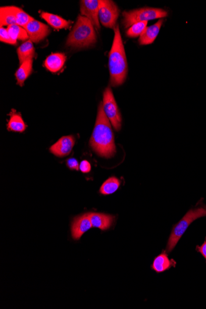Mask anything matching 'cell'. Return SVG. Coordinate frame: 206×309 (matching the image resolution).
<instances>
[{"label":"cell","mask_w":206,"mask_h":309,"mask_svg":"<svg viewBox=\"0 0 206 309\" xmlns=\"http://www.w3.org/2000/svg\"><path fill=\"white\" fill-rule=\"evenodd\" d=\"M91 164L88 161L84 160L82 161L80 164V170L83 173L87 174L91 171Z\"/></svg>","instance_id":"27"},{"label":"cell","mask_w":206,"mask_h":309,"mask_svg":"<svg viewBox=\"0 0 206 309\" xmlns=\"http://www.w3.org/2000/svg\"><path fill=\"white\" fill-rule=\"evenodd\" d=\"M147 25V22H140L133 24L127 30L126 35L131 38L140 37L142 33L146 30Z\"/></svg>","instance_id":"23"},{"label":"cell","mask_w":206,"mask_h":309,"mask_svg":"<svg viewBox=\"0 0 206 309\" xmlns=\"http://www.w3.org/2000/svg\"><path fill=\"white\" fill-rule=\"evenodd\" d=\"M90 146L100 157L110 158L116 154L114 133L110 120L103 110L102 103H100L95 126L90 141Z\"/></svg>","instance_id":"1"},{"label":"cell","mask_w":206,"mask_h":309,"mask_svg":"<svg viewBox=\"0 0 206 309\" xmlns=\"http://www.w3.org/2000/svg\"><path fill=\"white\" fill-rule=\"evenodd\" d=\"M27 125L19 113L13 111L10 114V119L8 124V129L16 132H23L26 130Z\"/></svg>","instance_id":"20"},{"label":"cell","mask_w":206,"mask_h":309,"mask_svg":"<svg viewBox=\"0 0 206 309\" xmlns=\"http://www.w3.org/2000/svg\"><path fill=\"white\" fill-rule=\"evenodd\" d=\"M206 216V210L202 204L201 207L191 209L176 225H175L170 236L166 247L167 253L172 251L188 228L194 221Z\"/></svg>","instance_id":"4"},{"label":"cell","mask_w":206,"mask_h":309,"mask_svg":"<svg viewBox=\"0 0 206 309\" xmlns=\"http://www.w3.org/2000/svg\"><path fill=\"white\" fill-rule=\"evenodd\" d=\"M196 249L197 252H199L204 257L206 261V238L204 243L201 246H197Z\"/></svg>","instance_id":"28"},{"label":"cell","mask_w":206,"mask_h":309,"mask_svg":"<svg viewBox=\"0 0 206 309\" xmlns=\"http://www.w3.org/2000/svg\"><path fill=\"white\" fill-rule=\"evenodd\" d=\"M66 61V56L64 54H54L49 55L44 61V66L52 72H57L62 69Z\"/></svg>","instance_id":"15"},{"label":"cell","mask_w":206,"mask_h":309,"mask_svg":"<svg viewBox=\"0 0 206 309\" xmlns=\"http://www.w3.org/2000/svg\"><path fill=\"white\" fill-rule=\"evenodd\" d=\"M93 227L98 228L101 231L110 229L113 226L115 217L103 213H88Z\"/></svg>","instance_id":"12"},{"label":"cell","mask_w":206,"mask_h":309,"mask_svg":"<svg viewBox=\"0 0 206 309\" xmlns=\"http://www.w3.org/2000/svg\"><path fill=\"white\" fill-rule=\"evenodd\" d=\"M33 19H34L32 17L28 15V14L20 8L18 11V15H17L16 23L18 26L24 28L30 22L33 21Z\"/></svg>","instance_id":"24"},{"label":"cell","mask_w":206,"mask_h":309,"mask_svg":"<svg viewBox=\"0 0 206 309\" xmlns=\"http://www.w3.org/2000/svg\"><path fill=\"white\" fill-rule=\"evenodd\" d=\"M67 166L71 170H75V171H79L80 169V165L79 162L75 158H70L67 161Z\"/></svg>","instance_id":"26"},{"label":"cell","mask_w":206,"mask_h":309,"mask_svg":"<svg viewBox=\"0 0 206 309\" xmlns=\"http://www.w3.org/2000/svg\"><path fill=\"white\" fill-rule=\"evenodd\" d=\"M17 52H18L19 64L21 65L25 61L33 59L35 55V48L32 41L29 40L22 43L17 50Z\"/></svg>","instance_id":"18"},{"label":"cell","mask_w":206,"mask_h":309,"mask_svg":"<svg viewBox=\"0 0 206 309\" xmlns=\"http://www.w3.org/2000/svg\"><path fill=\"white\" fill-rule=\"evenodd\" d=\"M101 0H83L80 2V12L90 21L96 30H100L99 8Z\"/></svg>","instance_id":"8"},{"label":"cell","mask_w":206,"mask_h":309,"mask_svg":"<svg viewBox=\"0 0 206 309\" xmlns=\"http://www.w3.org/2000/svg\"><path fill=\"white\" fill-rule=\"evenodd\" d=\"M88 213L74 218L71 225L72 237L74 240H79L83 234L92 227Z\"/></svg>","instance_id":"10"},{"label":"cell","mask_w":206,"mask_h":309,"mask_svg":"<svg viewBox=\"0 0 206 309\" xmlns=\"http://www.w3.org/2000/svg\"><path fill=\"white\" fill-rule=\"evenodd\" d=\"M176 263L174 260H170L166 253L158 255L155 258L152 264L151 268L157 273H162L168 271L172 267H175Z\"/></svg>","instance_id":"16"},{"label":"cell","mask_w":206,"mask_h":309,"mask_svg":"<svg viewBox=\"0 0 206 309\" xmlns=\"http://www.w3.org/2000/svg\"><path fill=\"white\" fill-rule=\"evenodd\" d=\"M163 20L161 19L152 26L147 27L139 38V43L141 45H147L154 42L163 25Z\"/></svg>","instance_id":"13"},{"label":"cell","mask_w":206,"mask_h":309,"mask_svg":"<svg viewBox=\"0 0 206 309\" xmlns=\"http://www.w3.org/2000/svg\"><path fill=\"white\" fill-rule=\"evenodd\" d=\"M26 30L29 40L33 43H38L45 38L49 34L51 30L46 25L33 19L24 27Z\"/></svg>","instance_id":"9"},{"label":"cell","mask_w":206,"mask_h":309,"mask_svg":"<svg viewBox=\"0 0 206 309\" xmlns=\"http://www.w3.org/2000/svg\"><path fill=\"white\" fill-rule=\"evenodd\" d=\"M102 103L103 110H104L106 116L110 120L114 129L119 131L121 129V114L120 113L118 105H117L115 98H114L112 90H111L110 87L106 88L104 93H103V101Z\"/></svg>","instance_id":"6"},{"label":"cell","mask_w":206,"mask_h":309,"mask_svg":"<svg viewBox=\"0 0 206 309\" xmlns=\"http://www.w3.org/2000/svg\"><path fill=\"white\" fill-rule=\"evenodd\" d=\"M109 68L111 85L118 87L123 84L127 76L128 64L118 25L114 29L112 48L109 55Z\"/></svg>","instance_id":"2"},{"label":"cell","mask_w":206,"mask_h":309,"mask_svg":"<svg viewBox=\"0 0 206 309\" xmlns=\"http://www.w3.org/2000/svg\"><path fill=\"white\" fill-rule=\"evenodd\" d=\"M41 17L56 29H68L71 24V21H66L59 16L48 13L43 12L41 14Z\"/></svg>","instance_id":"17"},{"label":"cell","mask_w":206,"mask_h":309,"mask_svg":"<svg viewBox=\"0 0 206 309\" xmlns=\"http://www.w3.org/2000/svg\"><path fill=\"white\" fill-rule=\"evenodd\" d=\"M92 22L85 16L79 15L76 24L68 36L66 46L83 48L96 42V34Z\"/></svg>","instance_id":"3"},{"label":"cell","mask_w":206,"mask_h":309,"mask_svg":"<svg viewBox=\"0 0 206 309\" xmlns=\"http://www.w3.org/2000/svg\"><path fill=\"white\" fill-rule=\"evenodd\" d=\"M8 32L11 37L14 40H16L19 39L21 40H26L29 38V35L24 28L18 26V25H11L7 28Z\"/></svg>","instance_id":"22"},{"label":"cell","mask_w":206,"mask_h":309,"mask_svg":"<svg viewBox=\"0 0 206 309\" xmlns=\"http://www.w3.org/2000/svg\"><path fill=\"white\" fill-rule=\"evenodd\" d=\"M75 144L73 136H66L60 139L49 148V151L58 157H65L70 154Z\"/></svg>","instance_id":"11"},{"label":"cell","mask_w":206,"mask_h":309,"mask_svg":"<svg viewBox=\"0 0 206 309\" xmlns=\"http://www.w3.org/2000/svg\"><path fill=\"white\" fill-rule=\"evenodd\" d=\"M120 185H121V182L118 178L111 177L103 183L101 188H100V193L104 194V195L113 194L118 190Z\"/></svg>","instance_id":"21"},{"label":"cell","mask_w":206,"mask_h":309,"mask_svg":"<svg viewBox=\"0 0 206 309\" xmlns=\"http://www.w3.org/2000/svg\"><path fill=\"white\" fill-rule=\"evenodd\" d=\"M20 8L16 7H5L0 8V26H10L16 25L17 15Z\"/></svg>","instance_id":"14"},{"label":"cell","mask_w":206,"mask_h":309,"mask_svg":"<svg viewBox=\"0 0 206 309\" xmlns=\"http://www.w3.org/2000/svg\"><path fill=\"white\" fill-rule=\"evenodd\" d=\"M119 12L118 6L113 1L101 0L98 13L100 23L105 27L115 29Z\"/></svg>","instance_id":"7"},{"label":"cell","mask_w":206,"mask_h":309,"mask_svg":"<svg viewBox=\"0 0 206 309\" xmlns=\"http://www.w3.org/2000/svg\"><path fill=\"white\" fill-rule=\"evenodd\" d=\"M0 40L2 42L11 44H15L17 43V41L11 37L7 29H5L4 27L0 28Z\"/></svg>","instance_id":"25"},{"label":"cell","mask_w":206,"mask_h":309,"mask_svg":"<svg viewBox=\"0 0 206 309\" xmlns=\"http://www.w3.org/2000/svg\"><path fill=\"white\" fill-rule=\"evenodd\" d=\"M202 206H203V207H204V208L205 209V210H206V205H204V204H202Z\"/></svg>","instance_id":"29"},{"label":"cell","mask_w":206,"mask_h":309,"mask_svg":"<svg viewBox=\"0 0 206 309\" xmlns=\"http://www.w3.org/2000/svg\"><path fill=\"white\" fill-rule=\"evenodd\" d=\"M122 23L125 28H130L132 25L140 22H147L153 19L164 18L168 15L163 9L154 8H143L130 11H124Z\"/></svg>","instance_id":"5"},{"label":"cell","mask_w":206,"mask_h":309,"mask_svg":"<svg viewBox=\"0 0 206 309\" xmlns=\"http://www.w3.org/2000/svg\"><path fill=\"white\" fill-rule=\"evenodd\" d=\"M33 59L28 60L19 67L16 72V77L18 84L21 87L24 84V82L32 72Z\"/></svg>","instance_id":"19"}]
</instances>
